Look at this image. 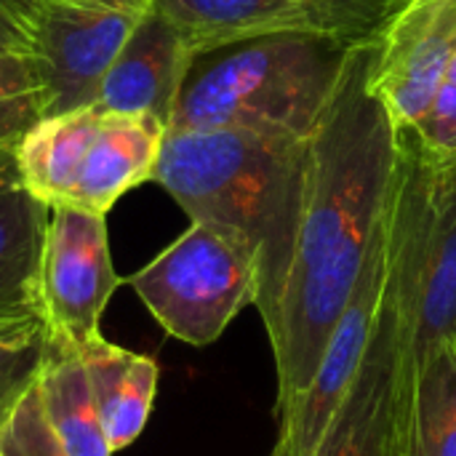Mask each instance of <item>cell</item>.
I'll return each mask as SVG.
<instances>
[{
	"mask_svg": "<svg viewBox=\"0 0 456 456\" xmlns=\"http://www.w3.org/2000/svg\"><path fill=\"white\" fill-rule=\"evenodd\" d=\"M350 48L302 35L259 37L195 56L168 131H265L307 139Z\"/></svg>",
	"mask_w": 456,
	"mask_h": 456,
	"instance_id": "4",
	"label": "cell"
},
{
	"mask_svg": "<svg viewBox=\"0 0 456 456\" xmlns=\"http://www.w3.org/2000/svg\"><path fill=\"white\" fill-rule=\"evenodd\" d=\"M19 184V174H16V163H13V147L11 144H0V190Z\"/></svg>",
	"mask_w": 456,
	"mask_h": 456,
	"instance_id": "25",
	"label": "cell"
},
{
	"mask_svg": "<svg viewBox=\"0 0 456 456\" xmlns=\"http://www.w3.org/2000/svg\"><path fill=\"white\" fill-rule=\"evenodd\" d=\"M409 0H152L195 56L278 35H302L345 48L379 43Z\"/></svg>",
	"mask_w": 456,
	"mask_h": 456,
	"instance_id": "6",
	"label": "cell"
},
{
	"mask_svg": "<svg viewBox=\"0 0 456 456\" xmlns=\"http://www.w3.org/2000/svg\"><path fill=\"white\" fill-rule=\"evenodd\" d=\"M158 374H160L158 363L136 353L131 371L110 409V417L104 419V433H107L112 454L131 446L142 436L152 411L155 393H158Z\"/></svg>",
	"mask_w": 456,
	"mask_h": 456,
	"instance_id": "20",
	"label": "cell"
},
{
	"mask_svg": "<svg viewBox=\"0 0 456 456\" xmlns=\"http://www.w3.org/2000/svg\"><path fill=\"white\" fill-rule=\"evenodd\" d=\"M0 456H69L45 417L37 382L21 393L0 428Z\"/></svg>",
	"mask_w": 456,
	"mask_h": 456,
	"instance_id": "21",
	"label": "cell"
},
{
	"mask_svg": "<svg viewBox=\"0 0 456 456\" xmlns=\"http://www.w3.org/2000/svg\"><path fill=\"white\" fill-rule=\"evenodd\" d=\"M51 77L37 53L0 51V144H16L19 136L48 115Z\"/></svg>",
	"mask_w": 456,
	"mask_h": 456,
	"instance_id": "18",
	"label": "cell"
},
{
	"mask_svg": "<svg viewBox=\"0 0 456 456\" xmlns=\"http://www.w3.org/2000/svg\"><path fill=\"white\" fill-rule=\"evenodd\" d=\"M456 56V0H409L379 40L371 91L395 128L414 126Z\"/></svg>",
	"mask_w": 456,
	"mask_h": 456,
	"instance_id": "10",
	"label": "cell"
},
{
	"mask_svg": "<svg viewBox=\"0 0 456 456\" xmlns=\"http://www.w3.org/2000/svg\"><path fill=\"white\" fill-rule=\"evenodd\" d=\"M417 136L436 152L456 155V83L444 80L430 107L411 126Z\"/></svg>",
	"mask_w": 456,
	"mask_h": 456,
	"instance_id": "22",
	"label": "cell"
},
{
	"mask_svg": "<svg viewBox=\"0 0 456 456\" xmlns=\"http://www.w3.org/2000/svg\"><path fill=\"white\" fill-rule=\"evenodd\" d=\"M45 417L69 456H112L88 369L75 345L51 334V353L37 377Z\"/></svg>",
	"mask_w": 456,
	"mask_h": 456,
	"instance_id": "15",
	"label": "cell"
},
{
	"mask_svg": "<svg viewBox=\"0 0 456 456\" xmlns=\"http://www.w3.org/2000/svg\"><path fill=\"white\" fill-rule=\"evenodd\" d=\"M21 398V395H19ZM19 398H11V401H0V428L5 425V419H8V414H11V409L16 406V401Z\"/></svg>",
	"mask_w": 456,
	"mask_h": 456,
	"instance_id": "26",
	"label": "cell"
},
{
	"mask_svg": "<svg viewBox=\"0 0 456 456\" xmlns=\"http://www.w3.org/2000/svg\"><path fill=\"white\" fill-rule=\"evenodd\" d=\"M444 339H456V155L430 150V208L414 334L417 361Z\"/></svg>",
	"mask_w": 456,
	"mask_h": 456,
	"instance_id": "12",
	"label": "cell"
},
{
	"mask_svg": "<svg viewBox=\"0 0 456 456\" xmlns=\"http://www.w3.org/2000/svg\"><path fill=\"white\" fill-rule=\"evenodd\" d=\"M310 139V136H307ZM307 139L265 131H166L152 174L190 216L256 259V310L278 307L302 219Z\"/></svg>",
	"mask_w": 456,
	"mask_h": 456,
	"instance_id": "2",
	"label": "cell"
},
{
	"mask_svg": "<svg viewBox=\"0 0 456 456\" xmlns=\"http://www.w3.org/2000/svg\"><path fill=\"white\" fill-rule=\"evenodd\" d=\"M411 456H456V339L417 361Z\"/></svg>",
	"mask_w": 456,
	"mask_h": 456,
	"instance_id": "17",
	"label": "cell"
},
{
	"mask_svg": "<svg viewBox=\"0 0 456 456\" xmlns=\"http://www.w3.org/2000/svg\"><path fill=\"white\" fill-rule=\"evenodd\" d=\"M430 208V163L395 158L387 192V286L377 334L355 382L310 456H411L417 393V297Z\"/></svg>",
	"mask_w": 456,
	"mask_h": 456,
	"instance_id": "3",
	"label": "cell"
},
{
	"mask_svg": "<svg viewBox=\"0 0 456 456\" xmlns=\"http://www.w3.org/2000/svg\"><path fill=\"white\" fill-rule=\"evenodd\" d=\"M385 286H387V198L377 219L358 283L326 345V353L318 363L313 382L283 414H278L281 433L270 456L313 454L329 422L334 419L339 403L345 401L350 385L355 382L366 350L377 334L382 305H385Z\"/></svg>",
	"mask_w": 456,
	"mask_h": 456,
	"instance_id": "7",
	"label": "cell"
},
{
	"mask_svg": "<svg viewBox=\"0 0 456 456\" xmlns=\"http://www.w3.org/2000/svg\"><path fill=\"white\" fill-rule=\"evenodd\" d=\"M377 48L379 43L350 48L339 83L307 139L297 246L278 307L265 323L278 371V414L313 382L387 198L395 126L371 91Z\"/></svg>",
	"mask_w": 456,
	"mask_h": 456,
	"instance_id": "1",
	"label": "cell"
},
{
	"mask_svg": "<svg viewBox=\"0 0 456 456\" xmlns=\"http://www.w3.org/2000/svg\"><path fill=\"white\" fill-rule=\"evenodd\" d=\"M166 131V123L152 115H123L104 110L75 190L64 206H77L107 216V211L128 190L152 182Z\"/></svg>",
	"mask_w": 456,
	"mask_h": 456,
	"instance_id": "13",
	"label": "cell"
},
{
	"mask_svg": "<svg viewBox=\"0 0 456 456\" xmlns=\"http://www.w3.org/2000/svg\"><path fill=\"white\" fill-rule=\"evenodd\" d=\"M35 315V313H32ZM5 318H19V315H0V321H5Z\"/></svg>",
	"mask_w": 456,
	"mask_h": 456,
	"instance_id": "27",
	"label": "cell"
},
{
	"mask_svg": "<svg viewBox=\"0 0 456 456\" xmlns=\"http://www.w3.org/2000/svg\"><path fill=\"white\" fill-rule=\"evenodd\" d=\"M99 104L53 112L32 123L13 144L19 184L48 208L64 206L80 176L102 120Z\"/></svg>",
	"mask_w": 456,
	"mask_h": 456,
	"instance_id": "14",
	"label": "cell"
},
{
	"mask_svg": "<svg viewBox=\"0 0 456 456\" xmlns=\"http://www.w3.org/2000/svg\"><path fill=\"white\" fill-rule=\"evenodd\" d=\"M0 51L3 53H37L32 37L5 11H0Z\"/></svg>",
	"mask_w": 456,
	"mask_h": 456,
	"instance_id": "24",
	"label": "cell"
},
{
	"mask_svg": "<svg viewBox=\"0 0 456 456\" xmlns=\"http://www.w3.org/2000/svg\"><path fill=\"white\" fill-rule=\"evenodd\" d=\"M48 214L51 208L21 184L0 190V315L40 313L37 286Z\"/></svg>",
	"mask_w": 456,
	"mask_h": 456,
	"instance_id": "16",
	"label": "cell"
},
{
	"mask_svg": "<svg viewBox=\"0 0 456 456\" xmlns=\"http://www.w3.org/2000/svg\"><path fill=\"white\" fill-rule=\"evenodd\" d=\"M192 61L190 45L150 8L107 69L96 104L107 112L152 115L168 128Z\"/></svg>",
	"mask_w": 456,
	"mask_h": 456,
	"instance_id": "11",
	"label": "cell"
},
{
	"mask_svg": "<svg viewBox=\"0 0 456 456\" xmlns=\"http://www.w3.org/2000/svg\"><path fill=\"white\" fill-rule=\"evenodd\" d=\"M120 283L110 254L107 216L77 206H53L37 286L51 334L75 347L102 339L99 321Z\"/></svg>",
	"mask_w": 456,
	"mask_h": 456,
	"instance_id": "8",
	"label": "cell"
},
{
	"mask_svg": "<svg viewBox=\"0 0 456 456\" xmlns=\"http://www.w3.org/2000/svg\"><path fill=\"white\" fill-rule=\"evenodd\" d=\"M51 353V329L40 313L0 321V401L32 387Z\"/></svg>",
	"mask_w": 456,
	"mask_h": 456,
	"instance_id": "19",
	"label": "cell"
},
{
	"mask_svg": "<svg viewBox=\"0 0 456 456\" xmlns=\"http://www.w3.org/2000/svg\"><path fill=\"white\" fill-rule=\"evenodd\" d=\"M150 8L104 3H45L32 40L48 67V115L96 104L99 86L123 43Z\"/></svg>",
	"mask_w": 456,
	"mask_h": 456,
	"instance_id": "9",
	"label": "cell"
},
{
	"mask_svg": "<svg viewBox=\"0 0 456 456\" xmlns=\"http://www.w3.org/2000/svg\"><path fill=\"white\" fill-rule=\"evenodd\" d=\"M45 3L53 0H0V11H5L29 37L35 29V21ZM59 3H104V5H131V8H150L152 0H59ZM35 43V40H32Z\"/></svg>",
	"mask_w": 456,
	"mask_h": 456,
	"instance_id": "23",
	"label": "cell"
},
{
	"mask_svg": "<svg viewBox=\"0 0 456 456\" xmlns=\"http://www.w3.org/2000/svg\"><path fill=\"white\" fill-rule=\"evenodd\" d=\"M126 283L168 337L195 347L216 342L259 294L251 251L203 222H192Z\"/></svg>",
	"mask_w": 456,
	"mask_h": 456,
	"instance_id": "5",
	"label": "cell"
}]
</instances>
